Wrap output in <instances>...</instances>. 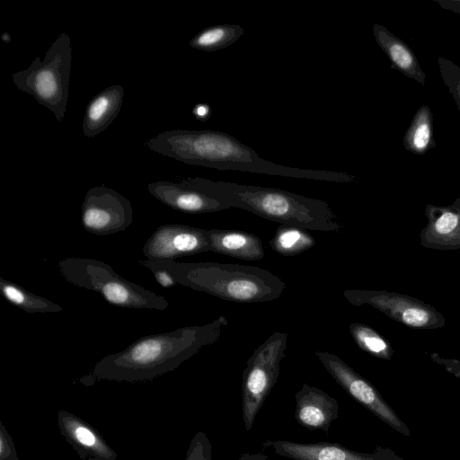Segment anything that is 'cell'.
Segmentation results:
<instances>
[{
  "label": "cell",
  "instance_id": "6da1fadb",
  "mask_svg": "<svg viewBox=\"0 0 460 460\" xmlns=\"http://www.w3.org/2000/svg\"><path fill=\"white\" fill-rule=\"evenodd\" d=\"M145 146L160 155L182 163L218 170H234L335 182H352L353 175L310 169L288 167L267 161L255 150L229 134L209 129H172L159 133Z\"/></svg>",
  "mask_w": 460,
  "mask_h": 460
},
{
  "label": "cell",
  "instance_id": "7a4b0ae2",
  "mask_svg": "<svg viewBox=\"0 0 460 460\" xmlns=\"http://www.w3.org/2000/svg\"><path fill=\"white\" fill-rule=\"evenodd\" d=\"M228 325L221 315L203 324L141 337L119 352L101 358L92 369L96 379L143 382L172 371L203 347L217 342Z\"/></svg>",
  "mask_w": 460,
  "mask_h": 460
},
{
  "label": "cell",
  "instance_id": "3957f363",
  "mask_svg": "<svg viewBox=\"0 0 460 460\" xmlns=\"http://www.w3.org/2000/svg\"><path fill=\"white\" fill-rule=\"evenodd\" d=\"M201 189L228 208L248 210L280 226L341 232L343 225L329 204L288 190L197 177Z\"/></svg>",
  "mask_w": 460,
  "mask_h": 460
},
{
  "label": "cell",
  "instance_id": "277c9868",
  "mask_svg": "<svg viewBox=\"0 0 460 460\" xmlns=\"http://www.w3.org/2000/svg\"><path fill=\"white\" fill-rule=\"evenodd\" d=\"M178 284L236 303H261L279 298L285 282L259 267L220 262L157 261Z\"/></svg>",
  "mask_w": 460,
  "mask_h": 460
},
{
  "label": "cell",
  "instance_id": "5b68a950",
  "mask_svg": "<svg viewBox=\"0 0 460 460\" xmlns=\"http://www.w3.org/2000/svg\"><path fill=\"white\" fill-rule=\"evenodd\" d=\"M58 269L68 283L100 293L111 305L160 311L169 306L164 296L125 279L103 261L91 258L67 257L58 261Z\"/></svg>",
  "mask_w": 460,
  "mask_h": 460
},
{
  "label": "cell",
  "instance_id": "8992f818",
  "mask_svg": "<svg viewBox=\"0 0 460 460\" xmlns=\"http://www.w3.org/2000/svg\"><path fill=\"white\" fill-rule=\"evenodd\" d=\"M71 67V39L63 32L43 59L36 58L28 68L13 73L12 79L19 90L31 94L62 122L68 101Z\"/></svg>",
  "mask_w": 460,
  "mask_h": 460
},
{
  "label": "cell",
  "instance_id": "52a82bcc",
  "mask_svg": "<svg viewBox=\"0 0 460 460\" xmlns=\"http://www.w3.org/2000/svg\"><path fill=\"white\" fill-rule=\"evenodd\" d=\"M287 343V333L275 332L246 362L242 382V417L247 431L277 383Z\"/></svg>",
  "mask_w": 460,
  "mask_h": 460
},
{
  "label": "cell",
  "instance_id": "ba28073f",
  "mask_svg": "<svg viewBox=\"0 0 460 460\" xmlns=\"http://www.w3.org/2000/svg\"><path fill=\"white\" fill-rule=\"evenodd\" d=\"M344 297L353 305H369L412 329L445 326L446 319L434 306L412 296L386 290L347 289Z\"/></svg>",
  "mask_w": 460,
  "mask_h": 460
},
{
  "label": "cell",
  "instance_id": "9c48e42d",
  "mask_svg": "<svg viewBox=\"0 0 460 460\" xmlns=\"http://www.w3.org/2000/svg\"><path fill=\"white\" fill-rule=\"evenodd\" d=\"M315 356L332 378L358 402L395 431L410 437L406 424L385 402L376 388L337 355L315 351Z\"/></svg>",
  "mask_w": 460,
  "mask_h": 460
},
{
  "label": "cell",
  "instance_id": "30bf717a",
  "mask_svg": "<svg viewBox=\"0 0 460 460\" xmlns=\"http://www.w3.org/2000/svg\"><path fill=\"white\" fill-rule=\"evenodd\" d=\"M133 221L130 201L106 186L89 189L82 205L84 228L96 235L112 234L128 228Z\"/></svg>",
  "mask_w": 460,
  "mask_h": 460
},
{
  "label": "cell",
  "instance_id": "8fae6325",
  "mask_svg": "<svg viewBox=\"0 0 460 460\" xmlns=\"http://www.w3.org/2000/svg\"><path fill=\"white\" fill-rule=\"evenodd\" d=\"M208 251L207 229L180 224L158 226L143 247L144 255L153 261H174Z\"/></svg>",
  "mask_w": 460,
  "mask_h": 460
},
{
  "label": "cell",
  "instance_id": "7c38bea8",
  "mask_svg": "<svg viewBox=\"0 0 460 460\" xmlns=\"http://www.w3.org/2000/svg\"><path fill=\"white\" fill-rule=\"evenodd\" d=\"M149 193L163 204L181 212L200 214L217 212L228 208L207 194L197 177L179 181H158L147 185Z\"/></svg>",
  "mask_w": 460,
  "mask_h": 460
},
{
  "label": "cell",
  "instance_id": "4fadbf2b",
  "mask_svg": "<svg viewBox=\"0 0 460 460\" xmlns=\"http://www.w3.org/2000/svg\"><path fill=\"white\" fill-rule=\"evenodd\" d=\"M427 225L420 233V245L441 251L460 249V197L447 206L428 204Z\"/></svg>",
  "mask_w": 460,
  "mask_h": 460
},
{
  "label": "cell",
  "instance_id": "5bb4252c",
  "mask_svg": "<svg viewBox=\"0 0 460 460\" xmlns=\"http://www.w3.org/2000/svg\"><path fill=\"white\" fill-rule=\"evenodd\" d=\"M58 427L84 460H116L117 454L100 433L79 417L61 410L58 414Z\"/></svg>",
  "mask_w": 460,
  "mask_h": 460
},
{
  "label": "cell",
  "instance_id": "9a60e30c",
  "mask_svg": "<svg viewBox=\"0 0 460 460\" xmlns=\"http://www.w3.org/2000/svg\"><path fill=\"white\" fill-rule=\"evenodd\" d=\"M295 398V418L304 428L327 432L332 422L338 418L337 400L317 387L303 384Z\"/></svg>",
  "mask_w": 460,
  "mask_h": 460
},
{
  "label": "cell",
  "instance_id": "2e32d148",
  "mask_svg": "<svg viewBox=\"0 0 460 460\" xmlns=\"http://www.w3.org/2000/svg\"><path fill=\"white\" fill-rule=\"evenodd\" d=\"M264 446L293 460H388L379 454H364L352 451L346 447L330 442L297 443L288 440L266 441Z\"/></svg>",
  "mask_w": 460,
  "mask_h": 460
},
{
  "label": "cell",
  "instance_id": "e0dca14e",
  "mask_svg": "<svg viewBox=\"0 0 460 460\" xmlns=\"http://www.w3.org/2000/svg\"><path fill=\"white\" fill-rule=\"evenodd\" d=\"M124 98L123 86H108L89 102L83 120V132L93 137L104 131L117 118Z\"/></svg>",
  "mask_w": 460,
  "mask_h": 460
},
{
  "label": "cell",
  "instance_id": "ac0fdd59",
  "mask_svg": "<svg viewBox=\"0 0 460 460\" xmlns=\"http://www.w3.org/2000/svg\"><path fill=\"white\" fill-rule=\"evenodd\" d=\"M209 251L226 256L256 261L264 257L261 240L255 234L240 230L207 229Z\"/></svg>",
  "mask_w": 460,
  "mask_h": 460
},
{
  "label": "cell",
  "instance_id": "d6986e66",
  "mask_svg": "<svg viewBox=\"0 0 460 460\" xmlns=\"http://www.w3.org/2000/svg\"><path fill=\"white\" fill-rule=\"evenodd\" d=\"M374 38L389 58L392 66L407 77L425 84L426 75L412 49L385 26L374 23Z\"/></svg>",
  "mask_w": 460,
  "mask_h": 460
},
{
  "label": "cell",
  "instance_id": "ffe728a7",
  "mask_svg": "<svg viewBox=\"0 0 460 460\" xmlns=\"http://www.w3.org/2000/svg\"><path fill=\"white\" fill-rule=\"evenodd\" d=\"M433 131L432 112L428 105H422L404 134L402 143L405 149L414 155H425L436 146Z\"/></svg>",
  "mask_w": 460,
  "mask_h": 460
},
{
  "label": "cell",
  "instance_id": "44dd1931",
  "mask_svg": "<svg viewBox=\"0 0 460 460\" xmlns=\"http://www.w3.org/2000/svg\"><path fill=\"white\" fill-rule=\"evenodd\" d=\"M0 292L8 302L30 314L63 311L61 305L37 296L4 278H0Z\"/></svg>",
  "mask_w": 460,
  "mask_h": 460
},
{
  "label": "cell",
  "instance_id": "7402d4cb",
  "mask_svg": "<svg viewBox=\"0 0 460 460\" xmlns=\"http://www.w3.org/2000/svg\"><path fill=\"white\" fill-rule=\"evenodd\" d=\"M243 33V28L238 24L214 25L200 31L189 45L198 50L213 52L232 45Z\"/></svg>",
  "mask_w": 460,
  "mask_h": 460
},
{
  "label": "cell",
  "instance_id": "603a6c76",
  "mask_svg": "<svg viewBox=\"0 0 460 460\" xmlns=\"http://www.w3.org/2000/svg\"><path fill=\"white\" fill-rule=\"evenodd\" d=\"M270 247L283 256L298 255L315 244V239L305 229L280 226L270 240Z\"/></svg>",
  "mask_w": 460,
  "mask_h": 460
},
{
  "label": "cell",
  "instance_id": "cb8c5ba5",
  "mask_svg": "<svg viewBox=\"0 0 460 460\" xmlns=\"http://www.w3.org/2000/svg\"><path fill=\"white\" fill-rule=\"evenodd\" d=\"M349 330L362 350L380 359H391L394 349L390 341L375 329L364 323H353L349 325Z\"/></svg>",
  "mask_w": 460,
  "mask_h": 460
},
{
  "label": "cell",
  "instance_id": "d4e9b609",
  "mask_svg": "<svg viewBox=\"0 0 460 460\" xmlns=\"http://www.w3.org/2000/svg\"><path fill=\"white\" fill-rule=\"evenodd\" d=\"M440 76L460 111V67L450 59L438 57Z\"/></svg>",
  "mask_w": 460,
  "mask_h": 460
},
{
  "label": "cell",
  "instance_id": "484cf974",
  "mask_svg": "<svg viewBox=\"0 0 460 460\" xmlns=\"http://www.w3.org/2000/svg\"><path fill=\"white\" fill-rule=\"evenodd\" d=\"M185 460H212V446L205 432L199 431L194 435Z\"/></svg>",
  "mask_w": 460,
  "mask_h": 460
},
{
  "label": "cell",
  "instance_id": "4316f807",
  "mask_svg": "<svg viewBox=\"0 0 460 460\" xmlns=\"http://www.w3.org/2000/svg\"><path fill=\"white\" fill-rule=\"evenodd\" d=\"M139 263L153 273L156 282L163 288H172L178 284L172 274L162 267L157 261L146 259L140 261Z\"/></svg>",
  "mask_w": 460,
  "mask_h": 460
},
{
  "label": "cell",
  "instance_id": "83f0119b",
  "mask_svg": "<svg viewBox=\"0 0 460 460\" xmlns=\"http://www.w3.org/2000/svg\"><path fill=\"white\" fill-rule=\"evenodd\" d=\"M430 359L443 367L446 371L460 379V360L456 358H443L438 353L433 352L429 355Z\"/></svg>",
  "mask_w": 460,
  "mask_h": 460
},
{
  "label": "cell",
  "instance_id": "f1b7e54d",
  "mask_svg": "<svg viewBox=\"0 0 460 460\" xmlns=\"http://www.w3.org/2000/svg\"><path fill=\"white\" fill-rule=\"evenodd\" d=\"M193 114L199 120H207L211 115L210 107L207 104H198L193 109Z\"/></svg>",
  "mask_w": 460,
  "mask_h": 460
},
{
  "label": "cell",
  "instance_id": "f546056e",
  "mask_svg": "<svg viewBox=\"0 0 460 460\" xmlns=\"http://www.w3.org/2000/svg\"><path fill=\"white\" fill-rule=\"evenodd\" d=\"M442 8L460 13V0H436Z\"/></svg>",
  "mask_w": 460,
  "mask_h": 460
},
{
  "label": "cell",
  "instance_id": "4dcf8cb0",
  "mask_svg": "<svg viewBox=\"0 0 460 460\" xmlns=\"http://www.w3.org/2000/svg\"><path fill=\"white\" fill-rule=\"evenodd\" d=\"M268 457L261 454H243L238 460H267Z\"/></svg>",
  "mask_w": 460,
  "mask_h": 460
}]
</instances>
